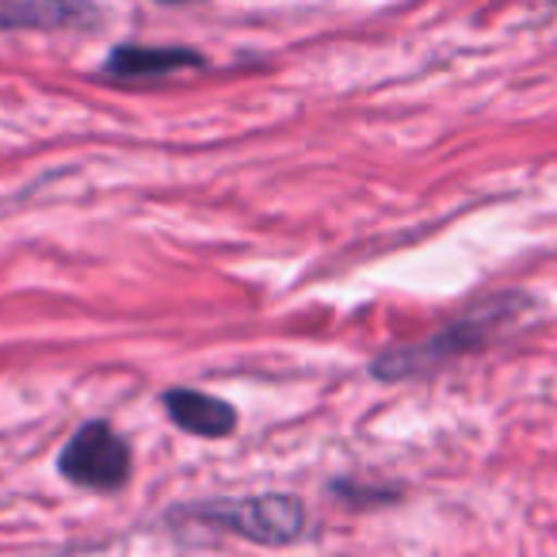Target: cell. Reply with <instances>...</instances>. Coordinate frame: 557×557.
<instances>
[{"label": "cell", "mask_w": 557, "mask_h": 557, "mask_svg": "<svg viewBox=\"0 0 557 557\" xmlns=\"http://www.w3.org/2000/svg\"><path fill=\"white\" fill-rule=\"evenodd\" d=\"M523 310V298L519 295H500V298H488L485 306L470 310L466 318L450 321L447 329L432 333L428 341H417L409 348H394L386 356H379L371 363V374L382 382H394V379H417V374H428L435 367H447L450 359H462L470 351L485 348L496 333L516 321V313Z\"/></svg>", "instance_id": "cell-1"}, {"label": "cell", "mask_w": 557, "mask_h": 557, "mask_svg": "<svg viewBox=\"0 0 557 557\" xmlns=\"http://www.w3.org/2000/svg\"><path fill=\"white\" fill-rule=\"evenodd\" d=\"M218 531H233L256 546H290L306 534V508L287 493H260L195 508Z\"/></svg>", "instance_id": "cell-2"}, {"label": "cell", "mask_w": 557, "mask_h": 557, "mask_svg": "<svg viewBox=\"0 0 557 557\" xmlns=\"http://www.w3.org/2000/svg\"><path fill=\"white\" fill-rule=\"evenodd\" d=\"M58 473L88 493H115L131 481V443L108 420H88L65 440Z\"/></svg>", "instance_id": "cell-3"}, {"label": "cell", "mask_w": 557, "mask_h": 557, "mask_svg": "<svg viewBox=\"0 0 557 557\" xmlns=\"http://www.w3.org/2000/svg\"><path fill=\"white\" fill-rule=\"evenodd\" d=\"M96 20L92 0H0V32H70Z\"/></svg>", "instance_id": "cell-4"}, {"label": "cell", "mask_w": 557, "mask_h": 557, "mask_svg": "<svg viewBox=\"0 0 557 557\" xmlns=\"http://www.w3.org/2000/svg\"><path fill=\"white\" fill-rule=\"evenodd\" d=\"M164 412L180 432L195 435V440H225L237 432V409L222 397L202 394V389H169Z\"/></svg>", "instance_id": "cell-5"}, {"label": "cell", "mask_w": 557, "mask_h": 557, "mask_svg": "<svg viewBox=\"0 0 557 557\" xmlns=\"http://www.w3.org/2000/svg\"><path fill=\"white\" fill-rule=\"evenodd\" d=\"M202 54L184 47H115L103 58V77H119V81H146V77H169L180 70H202Z\"/></svg>", "instance_id": "cell-6"}, {"label": "cell", "mask_w": 557, "mask_h": 557, "mask_svg": "<svg viewBox=\"0 0 557 557\" xmlns=\"http://www.w3.org/2000/svg\"><path fill=\"white\" fill-rule=\"evenodd\" d=\"M161 4H187V0H161Z\"/></svg>", "instance_id": "cell-7"}]
</instances>
